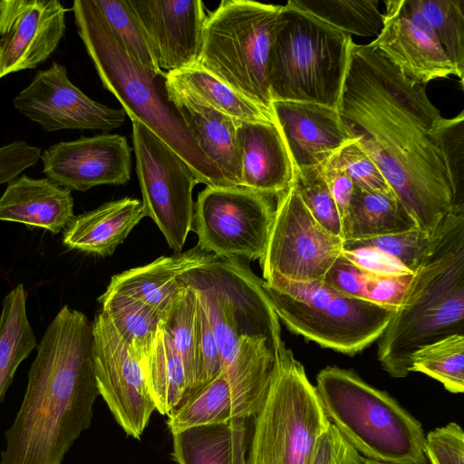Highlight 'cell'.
Instances as JSON below:
<instances>
[{"instance_id":"obj_25","label":"cell","mask_w":464,"mask_h":464,"mask_svg":"<svg viewBox=\"0 0 464 464\" xmlns=\"http://www.w3.org/2000/svg\"><path fill=\"white\" fill-rule=\"evenodd\" d=\"M146 217L142 202L125 197L105 202L93 210L74 216L64 228L63 244L70 249L106 256Z\"/></svg>"},{"instance_id":"obj_14","label":"cell","mask_w":464,"mask_h":464,"mask_svg":"<svg viewBox=\"0 0 464 464\" xmlns=\"http://www.w3.org/2000/svg\"><path fill=\"white\" fill-rule=\"evenodd\" d=\"M97 385L116 421L140 440L156 406L140 360L100 312L92 322Z\"/></svg>"},{"instance_id":"obj_43","label":"cell","mask_w":464,"mask_h":464,"mask_svg":"<svg viewBox=\"0 0 464 464\" xmlns=\"http://www.w3.org/2000/svg\"><path fill=\"white\" fill-rule=\"evenodd\" d=\"M362 457L330 422L319 438L309 464H367Z\"/></svg>"},{"instance_id":"obj_8","label":"cell","mask_w":464,"mask_h":464,"mask_svg":"<svg viewBox=\"0 0 464 464\" xmlns=\"http://www.w3.org/2000/svg\"><path fill=\"white\" fill-rule=\"evenodd\" d=\"M281 5L223 0L203 26L198 64L272 112L267 69Z\"/></svg>"},{"instance_id":"obj_44","label":"cell","mask_w":464,"mask_h":464,"mask_svg":"<svg viewBox=\"0 0 464 464\" xmlns=\"http://www.w3.org/2000/svg\"><path fill=\"white\" fill-rule=\"evenodd\" d=\"M370 277L371 274L362 270L341 255L328 270L323 281L344 295L366 300Z\"/></svg>"},{"instance_id":"obj_7","label":"cell","mask_w":464,"mask_h":464,"mask_svg":"<svg viewBox=\"0 0 464 464\" xmlns=\"http://www.w3.org/2000/svg\"><path fill=\"white\" fill-rule=\"evenodd\" d=\"M204 309L227 373L245 349L243 338H264L278 352L279 318L257 277L238 257H217L179 276Z\"/></svg>"},{"instance_id":"obj_29","label":"cell","mask_w":464,"mask_h":464,"mask_svg":"<svg viewBox=\"0 0 464 464\" xmlns=\"http://www.w3.org/2000/svg\"><path fill=\"white\" fill-rule=\"evenodd\" d=\"M418 227L396 196L353 188L348 213L342 222V239L371 238Z\"/></svg>"},{"instance_id":"obj_31","label":"cell","mask_w":464,"mask_h":464,"mask_svg":"<svg viewBox=\"0 0 464 464\" xmlns=\"http://www.w3.org/2000/svg\"><path fill=\"white\" fill-rule=\"evenodd\" d=\"M181 284L160 324L183 362L188 382V402L197 394L199 378V302L196 292Z\"/></svg>"},{"instance_id":"obj_15","label":"cell","mask_w":464,"mask_h":464,"mask_svg":"<svg viewBox=\"0 0 464 464\" xmlns=\"http://www.w3.org/2000/svg\"><path fill=\"white\" fill-rule=\"evenodd\" d=\"M22 114L45 131L62 130H112L126 113L92 100L69 79L65 66L56 62L39 71L13 101Z\"/></svg>"},{"instance_id":"obj_5","label":"cell","mask_w":464,"mask_h":464,"mask_svg":"<svg viewBox=\"0 0 464 464\" xmlns=\"http://www.w3.org/2000/svg\"><path fill=\"white\" fill-rule=\"evenodd\" d=\"M315 388L329 420L362 457L428 464L421 423L389 393L337 366L322 369Z\"/></svg>"},{"instance_id":"obj_22","label":"cell","mask_w":464,"mask_h":464,"mask_svg":"<svg viewBox=\"0 0 464 464\" xmlns=\"http://www.w3.org/2000/svg\"><path fill=\"white\" fill-rule=\"evenodd\" d=\"M164 85L168 99L202 152L222 171L229 186H240L241 160L237 136L239 121Z\"/></svg>"},{"instance_id":"obj_46","label":"cell","mask_w":464,"mask_h":464,"mask_svg":"<svg viewBox=\"0 0 464 464\" xmlns=\"http://www.w3.org/2000/svg\"><path fill=\"white\" fill-rule=\"evenodd\" d=\"M342 255L371 275L392 276L413 273L392 256L374 247L365 246L343 250Z\"/></svg>"},{"instance_id":"obj_34","label":"cell","mask_w":464,"mask_h":464,"mask_svg":"<svg viewBox=\"0 0 464 464\" xmlns=\"http://www.w3.org/2000/svg\"><path fill=\"white\" fill-rule=\"evenodd\" d=\"M424 373L452 393L464 392V334H453L419 348L411 372Z\"/></svg>"},{"instance_id":"obj_37","label":"cell","mask_w":464,"mask_h":464,"mask_svg":"<svg viewBox=\"0 0 464 464\" xmlns=\"http://www.w3.org/2000/svg\"><path fill=\"white\" fill-rule=\"evenodd\" d=\"M102 18L129 53L144 67L156 74L162 72L140 23L128 0H92Z\"/></svg>"},{"instance_id":"obj_10","label":"cell","mask_w":464,"mask_h":464,"mask_svg":"<svg viewBox=\"0 0 464 464\" xmlns=\"http://www.w3.org/2000/svg\"><path fill=\"white\" fill-rule=\"evenodd\" d=\"M330 422L303 364L284 343L266 398L255 415L246 464H309Z\"/></svg>"},{"instance_id":"obj_11","label":"cell","mask_w":464,"mask_h":464,"mask_svg":"<svg viewBox=\"0 0 464 464\" xmlns=\"http://www.w3.org/2000/svg\"><path fill=\"white\" fill-rule=\"evenodd\" d=\"M275 198L242 186H207L194 203L197 246L218 257L261 262L275 216Z\"/></svg>"},{"instance_id":"obj_24","label":"cell","mask_w":464,"mask_h":464,"mask_svg":"<svg viewBox=\"0 0 464 464\" xmlns=\"http://www.w3.org/2000/svg\"><path fill=\"white\" fill-rule=\"evenodd\" d=\"M217 257L196 246L117 274L111 277L106 290L142 302L160 318L182 285L179 276Z\"/></svg>"},{"instance_id":"obj_42","label":"cell","mask_w":464,"mask_h":464,"mask_svg":"<svg viewBox=\"0 0 464 464\" xmlns=\"http://www.w3.org/2000/svg\"><path fill=\"white\" fill-rule=\"evenodd\" d=\"M425 455L430 464H464V433L454 421L425 435Z\"/></svg>"},{"instance_id":"obj_9","label":"cell","mask_w":464,"mask_h":464,"mask_svg":"<svg viewBox=\"0 0 464 464\" xmlns=\"http://www.w3.org/2000/svg\"><path fill=\"white\" fill-rule=\"evenodd\" d=\"M277 314L293 333L319 345L354 355L379 339L395 309L344 295L323 280H264Z\"/></svg>"},{"instance_id":"obj_21","label":"cell","mask_w":464,"mask_h":464,"mask_svg":"<svg viewBox=\"0 0 464 464\" xmlns=\"http://www.w3.org/2000/svg\"><path fill=\"white\" fill-rule=\"evenodd\" d=\"M240 186L277 197L294 182L295 167L275 122L239 121Z\"/></svg>"},{"instance_id":"obj_4","label":"cell","mask_w":464,"mask_h":464,"mask_svg":"<svg viewBox=\"0 0 464 464\" xmlns=\"http://www.w3.org/2000/svg\"><path fill=\"white\" fill-rule=\"evenodd\" d=\"M72 12L82 39L103 87L126 115L151 130L191 168L199 183L228 187L222 171L199 149L175 105L164 78L144 67L106 24L92 0H75Z\"/></svg>"},{"instance_id":"obj_47","label":"cell","mask_w":464,"mask_h":464,"mask_svg":"<svg viewBox=\"0 0 464 464\" xmlns=\"http://www.w3.org/2000/svg\"><path fill=\"white\" fill-rule=\"evenodd\" d=\"M199 321V378L197 393L216 379L222 371L220 354L215 336L200 304Z\"/></svg>"},{"instance_id":"obj_13","label":"cell","mask_w":464,"mask_h":464,"mask_svg":"<svg viewBox=\"0 0 464 464\" xmlns=\"http://www.w3.org/2000/svg\"><path fill=\"white\" fill-rule=\"evenodd\" d=\"M343 250V239L316 221L293 184L276 197L260 262L264 280L272 276L297 282L323 280Z\"/></svg>"},{"instance_id":"obj_2","label":"cell","mask_w":464,"mask_h":464,"mask_svg":"<svg viewBox=\"0 0 464 464\" xmlns=\"http://www.w3.org/2000/svg\"><path fill=\"white\" fill-rule=\"evenodd\" d=\"M93 343L92 322L63 305L37 343L0 464H61L90 427L100 395Z\"/></svg>"},{"instance_id":"obj_6","label":"cell","mask_w":464,"mask_h":464,"mask_svg":"<svg viewBox=\"0 0 464 464\" xmlns=\"http://www.w3.org/2000/svg\"><path fill=\"white\" fill-rule=\"evenodd\" d=\"M353 38L289 1L281 5L267 69L272 102L337 109Z\"/></svg>"},{"instance_id":"obj_40","label":"cell","mask_w":464,"mask_h":464,"mask_svg":"<svg viewBox=\"0 0 464 464\" xmlns=\"http://www.w3.org/2000/svg\"><path fill=\"white\" fill-rule=\"evenodd\" d=\"M434 133L446 160L448 171L458 206H463L464 180V112L447 119L442 116L434 127Z\"/></svg>"},{"instance_id":"obj_23","label":"cell","mask_w":464,"mask_h":464,"mask_svg":"<svg viewBox=\"0 0 464 464\" xmlns=\"http://www.w3.org/2000/svg\"><path fill=\"white\" fill-rule=\"evenodd\" d=\"M72 191L48 178L18 176L0 197V220L60 233L74 218Z\"/></svg>"},{"instance_id":"obj_45","label":"cell","mask_w":464,"mask_h":464,"mask_svg":"<svg viewBox=\"0 0 464 464\" xmlns=\"http://www.w3.org/2000/svg\"><path fill=\"white\" fill-rule=\"evenodd\" d=\"M42 150L24 140L0 147V185L9 183L41 159Z\"/></svg>"},{"instance_id":"obj_19","label":"cell","mask_w":464,"mask_h":464,"mask_svg":"<svg viewBox=\"0 0 464 464\" xmlns=\"http://www.w3.org/2000/svg\"><path fill=\"white\" fill-rule=\"evenodd\" d=\"M159 68L172 72L198 63L207 18L200 0H128Z\"/></svg>"},{"instance_id":"obj_26","label":"cell","mask_w":464,"mask_h":464,"mask_svg":"<svg viewBox=\"0 0 464 464\" xmlns=\"http://www.w3.org/2000/svg\"><path fill=\"white\" fill-rule=\"evenodd\" d=\"M246 420L188 428L172 433L178 464H246Z\"/></svg>"},{"instance_id":"obj_16","label":"cell","mask_w":464,"mask_h":464,"mask_svg":"<svg viewBox=\"0 0 464 464\" xmlns=\"http://www.w3.org/2000/svg\"><path fill=\"white\" fill-rule=\"evenodd\" d=\"M383 26L370 43L409 80L427 84L458 72L414 0L385 1Z\"/></svg>"},{"instance_id":"obj_1","label":"cell","mask_w":464,"mask_h":464,"mask_svg":"<svg viewBox=\"0 0 464 464\" xmlns=\"http://www.w3.org/2000/svg\"><path fill=\"white\" fill-rule=\"evenodd\" d=\"M426 85L406 78L370 44L353 41L337 111L418 228L434 237L464 207L457 205L434 133L441 115Z\"/></svg>"},{"instance_id":"obj_39","label":"cell","mask_w":464,"mask_h":464,"mask_svg":"<svg viewBox=\"0 0 464 464\" xmlns=\"http://www.w3.org/2000/svg\"><path fill=\"white\" fill-rule=\"evenodd\" d=\"M293 185L316 221L342 238L341 218L319 166L295 170Z\"/></svg>"},{"instance_id":"obj_28","label":"cell","mask_w":464,"mask_h":464,"mask_svg":"<svg viewBox=\"0 0 464 464\" xmlns=\"http://www.w3.org/2000/svg\"><path fill=\"white\" fill-rule=\"evenodd\" d=\"M164 83L239 121L275 122L273 113L239 94L198 63L165 72Z\"/></svg>"},{"instance_id":"obj_30","label":"cell","mask_w":464,"mask_h":464,"mask_svg":"<svg viewBox=\"0 0 464 464\" xmlns=\"http://www.w3.org/2000/svg\"><path fill=\"white\" fill-rule=\"evenodd\" d=\"M36 346L26 313V293L18 284L3 299L0 314V405L18 366Z\"/></svg>"},{"instance_id":"obj_35","label":"cell","mask_w":464,"mask_h":464,"mask_svg":"<svg viewBox=\"0 0 464 464\" xmlns=\"http://www.w3.org/2000/svg\"><path fill=\"white\" fill-rule=\"evenodd\" d=\"M238 418L228 382L222 372L191 398L175 414L168 417L172 433L200 425Z\"/></svg>"},{"instance_id":"obj_12","label":"cell","mask_w":464,"mask_h":464,"mask_svg":"<svg viewBox=\"0 0 464 464\" xmlns=\"http://www.w3.org/2000/svg\"><path fill=\"white\" fill-rule=\"evenodd\" d=\"M132 143L146 217L169 246L180 252L192 230L193 189L199 183L191 168L171 148L136 120Z\"/></svg>"},{"instance_id":"obj_27","label":"cell","mask_w":464,"mask_h":464,"mask_svg":"<svg viewBox=\"0 0 464 464\" xmlns=\"http://www.w3.org/2000/svg\"><path fill=\"white\" fill-rule=\"evenodd\" d=\"M140 362L156 410L172 416L187 402L188 382L183 362L160 322Z\"/></svg>"},{"instance_id":"obj_17","label":"cell","mask_w":464,"mask_h":464,"mask_svg":"<svg viewBox=\"0 0 464 464\" xmlns=\"http://www.w3.org/2000/svg\"><path fill=\"white\" fill-rule=\"evenodd\" d=\"M41 160L46 178L71 191L125 185L131 174V149L119 134L61 141L42 151Z\"/></svg>"},{"instance_id":"obj_38","label":"cell","mask_w":464,"mask_h":464,"mask_svg":"<svg viewBox=\"0 0 464 464\" xmlns=\"http://www.w3.org/2000/svg\"><path fill=\"white\" fill-rule=\"evenodd\" d=\"M434 237L415 227L396 234L345 240L343 241V249L374 247L392 256L410 271L414 272L430 252Z\"/></svg>"},{"instance_id":"obj_51","label":"cell","mask_w":464,"mask_h":464,"mask_svg":"<svg viewBox=\"0 0 464 464\" xmlns=\"http://www.w3.org/2000/svg\"><path fill=\"white\" fill-rule=\"evenodd\" d=\"M367 464H387V463H382V462H378V461H373V460L368 459V463Z\"/></svg>"},{"instance_id":"obj_50","label":"cell","mask_w":464,"mask_h":464,"mask_svg":"<svg viewBox=\"0 0 464 464\" xmlns=\"http://www.w3.org/2000/svg\"><path fill=\"white\" fill-rule=\"evenodd\" d=\"M6 5V0H0V20L3 15Z\"/></svg>"},{"instance_id":"obj_49","label":"cell","mask_w":464,"mask_h":464,"mask_svg":"<svg viewBox=\"0 0 464 464\" xmlns=\"http://www.w3.org/2000/svg\"><path fill=\"white\" fill-rule=\"evenodd\" d=\"M319 169L343 222L348 213L354 185L343 169L328 160L319 165Z\"/></svg>"},{"instance_id":"obj_32","label":"cell","mask_w":464,"mask_h":464,"mask_svg":"<svg viewBox=\"0 0 464 464\" xmlns=\"http://www.w3.org/2000/svg\"><path fill=\"white\" fill-rule=\"evenodd\" d=\"M101 312L140 360L150 347L160 318L142 302L106 290L100 297Z\"/></svg>"},{"instance_id":"obj_18","label":"cell","mask_w":464,"mask_h":464,"mask_svg":"<svg viewBox=\"0 0 464 464\" xmlns=\"http://www.w3.org/2000/svg\"><path fill=\"white\" fill-rule=\"evenodd\" d=\"M66 12L58 0H6L0 20V80L49 58L64 34Z\"/></svg>"},{"instance_id":"obj_48","label":"cell","mask_w":464,"mask_h":464,"mask_svg":"<svg viewBox=\"0 0 464 464\" xmlns=\"http://www.w3.org/2000/svg\"><path fill=\"white\" fill-rule=\"evenodd\" d=\"M412 276L413 273L392 276L371 275L367 285L366 300L396 310Z\"/></svg>"},{"instance_id":"obj_20","label":"cell","mask_w":464,"mask_h":464,"mask_svg":"<svg viewBox=\"0 0 464 464\" xmlns=\"http://www.w3.org/2000/svg\"><path fill=\"white\" fill-rule=\"evenodd\" d=\"M271 108L295 170L317 167L354 140L337 109L286 101H274Z\"/></svg>"},{"instance_id":"obj_41","label":"cell","mask_w":464,"mask_h":464,"mask_svg":"<svg viewBox=\"0 0 464 464\" xmlns=\"http://www.w3.org/2000/svg\"><path fill=\"white\" fill-rule=\"evenodd\" d=\"M328 160L343 169L354 186L367 191L395 196L376 164L355 140L334 153Z\"/></svg>"},{"instance_id":"obj_36","label":"cell","mask_w":464,"mask_h":464,"mask_svg":"<svg viewBox=\"0 0 464 464\" xmlns=\"http://www.w3.org/2000/svg\"><path fill=\"white\" fill-rule=\"evenodd\" d=\"M432 24L448 58L456 68L461 86L464 75V1L414 0Z\"/></svg>"},{"instance_id":"obj_3","label":"cell","mask_w":464,"mask_h":464,"mask_svg":"<svg viewBox=\"0 0 464 464\" xmlns=\"http://www.w3.org/2000/svg\"><path fill=\"white\" fill-rule=\"evenodd\" d=\"M463 320L464 208H456L437 231L378 339L382 369L393 378L408 376L411 355L439 339L463 334Z\"/></svg>"},{"instance_id":"obj_33","label":"cell","mask_w":464,"mask_h":464,"mask_svg":"<svg viewBox=\"0 0 464 464\" xmlns=\"http://www.w3.org/2000/svg\"><path fill=\"white\" fill-rule=\"evenodd\" d=\"M293 5L347 34L377 36L383 26L378 0H290Z\"/></svg>"}]
</instances>
